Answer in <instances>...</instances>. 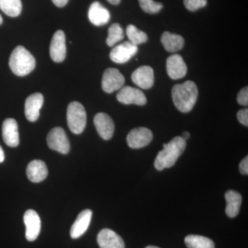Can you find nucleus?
Listing matches in <instances>:
<instances>
[{"label":"nucleus","instance_id":"f257e3e1","mask_svg":"<svg viewBox=\"0 0 248 248\" xmlns=\"http://www.w3.org/2000/svg\"><path fill=\"white\" fill-rule=\"evenodd\" d=\"M163 147L164 149L158 153L155 161V169L159 171L174 166L185 151L186 141L182 137H176Z\"/></svg>","mask_w":248,"mask_h":248},{"label":"nucleus","instance_id":"f03ea898","mask_svg":"<svg viewBox=\"0 0 248 248\" xmlns=\"http://www.w3.org/2000/svg\"><path fill=\"white\" fill-rule=\"evenodd\" d=\"M198 93L197 85L193 81H187L184 84L175 85L172 91L173 102L181 112H189L195 107Z\"/></svg>","mask_w":248,"mask_h":248},{"label":"nucleus","instance_id":"7ed1b4c3","mask_svg":"<svg viewBox=\"0 0 248 248\" xmlns=\"http://www.w3.org/2000/svg\"><path fill=\"white\" fill-rule=\"evenodd\" d=\"M35 59L22 46L16 47L10 57V68L17 76H27L35 69Z\"/></svg>","mask_w":248,"mask_h":248},{"label":"nucleus","instance_id":"20e7f679","mask_svg":"<svg viewBox=\"0 0 248 248\" xmlns=\"http://www.w3.org/2000/svg\"><path fill=\"white\" fill-rule=\"evenodd\" d=\"M67 123L72 133L79 135L86 125V112L82 104L73 102L67 108Z\"/></svg>","mask_w":248,"mask_h":248},{"label":"nucleus","instance_id":"39448f33","mask_svg":"<svg viewBox=\"0 0 248 248\" xmlns=\"http://www.w3.org/2000/svg\"><path fill=\"white\" fill-rule=\"evenodd\" d=\"M47 143L50 149L61 154H68L71 149V145L66 132L60 127L54 128L49 132L47 136Z\"/></svg>","mask_w":248,"mask_h":248},{"label":"nucleus","instance_id":"423d86ee","mask_svg":"<svg viewBox=\"0 0 248 248\" xmlns=\"http://www.w3.org/2000/svg\"><path fill=\"white\" fill-rule=\"evenodd\" d=\"M125 84V78L119 70L108 68L103 75L102 86L103 91L112 93L120 91Z\"/></svg>","mask_w":248,"mask_h":248},{"label":"nucleus","instance_id":"0eeeda50","mask_svg":"<svg viewBox=\"0 0 248 248\" xmlns=\"http://www.w3.org/2000/svg\"><path fill=\"white\" fill-rule=\"evenodd\" d=\"M117 99L118 102L125 105L135 104L138 106H143L147 102L144 93L142 92L141 90L131 86L122 87L117 93Z\"/></svg>","mask_w":248,"mask_h":248},{"label":"nucleus","instance_id":"6e6552de","mask_svg":"<svg viewBox=\"0 0 248 248\" xmlns=\"http://www.w3.org/2000/svg\"><path fill=\"white\" fill-rule=\"evenodd\" d=\"M153 138V133L150 129L140 127L133 129L128 133L127 143L130 148L139 149L148 146Z\"/></svg>","mask_w":248,"mask_h":248},{"label":"nucleus","instance_id":"1a4fd4ad","mask_svg":"<svg viewBox=\"0 0 248 248\" xmlns=\"http://www.w3.org/2000/svg\"><path fill=\"white\" fill-rule=\"evenodd\" d=\"M50 58L57 63L63 62L66 57V36L63 31L54 34L50 45Z\"/></svg>","mask_w":248,"mask_h":248},{"label":"nucleus","instance_id":"9d476101","mask_svg":"<svg viewBox=\"0 0 248 248\" xmlns=\"http://www.w3.org/2000/svg\"><path fill=\"white\" fill-rule=\"evenodd\" d=\"M138 51V46L134 45L130 42H125L116 46L111 50L110 58L112 62L117 63H126L136 55Z\"/></svg>","mask_w":248,"mask_h":248},{"label":"nucleus","instance_id":"9b49d317","mask_svg":"<svg viewBox=\"0 0 248 248\" xmlns=\"http://www.w3.org/2000/svg\"><path fill=\"white\" fill-rule=\"evenodd\" d=\"M26 226V238L29 241H34L38 237L41 231V219L35 210H28L24 215Z\"/></svg>","mask_w":248,"mask_h":248},{"label":"nucleus","instance_id":"f8f14e48","mask_svg":"<svg viewBox=\"0 0 248 248\" xmlns=\"http://www.w3.org/2000/svg\"><path fill=\"white\" fill-rule=\"evenodd\" d=\"M94 124L99 136L103 140H109L112 138L115 132V124L110 116L99 112L94 117Z\"/></svg>","mask_w":248,"mask_h":248},{"label":"nucleus","instance_id":"ddd939ff","mask_svg":"<svg viewBox=\"0 0 248 248\" xmlns=\"http://www.w3.org/2000/svg\"><path fill=\"white\" fill-rule=\"evenodd\" d=\"M132 80L134 84L142 89H151L154 84V71L149 66L140 67L132 74Z\"/></svg>","mask_w":248,"mask_h":248},{"label":"nucleus","instance_id":"4468645a","mask_svg":"<svg viewBox=\"0 0 248 248\" xmlns=\"http://www.w3.org/2000/svg\"><path fill=\"white\" fill-rule=\"evenodd\" d=\"M44 104V96L40 93H34L27 97L25 102V115L29 122L38 120L40 111Z\"/></svg>","mask_w":248,"mask_h":248},{"label":"nucleus","instance_id":"2eb2a0df","mask_svg":"<svg viewBox=\"0 0 248 248\" xmlns=\"http://www.w3.org/2000/svg\"><path fill=\"white\" fill-rule=\"evenodd\" d=\"M167 73L172 79H182L187 73V66L182 56L172 55L168 58L166 62Z\"/></svg>","mask_w":248,"mask_h":248},{"label":"nucleus","instance_id":"dca6fc26","mask_svg":"<svg viewBox=\"0 0 248 248\" xmlns=\"http://www.w3.org/2000/svg\"><path fill=\"white\" fill-rule=\"evenodd\" d=\"M97 243L100 248H125L122 237L110 229H104L99 232Z\"/></svg>","mask_w":248,"mask_h":248},{"label":"nucleus","instance_id":"f3484780","mask_svg":"<svg viewBox=\"0 0 248 248\" xmlns=\"http://www.w3.org/2000/svg\"><path fill=\"white\" fill-rule=\"evenodd\" d=\"M2 137L4 143L7 146L15 148L19 145V131L16 120L9 118L4 120L2 125Z\"/></svg>","mask_w":248,"mask_h":248},{"label":"nucleus","instance_id":"a211bd4d","mask_svg":"<svg viewBox=\"0 0 248 248\" xmlns=\"http://www.w3.org/2000/svg\"><path fill=\"white\" fill-rule=\"evenodd\" d=\"M89 19L94 26L101 27L108 23L110 19V12L100 3L94 1L90 6Z\"/></svg>","mask_w":248,"mask_h":248},{"label":"nucleus","instance_id":"6ab92c4d","mask_svg":"<svg viewBox=\"0 0 248 248\" xmlns=\"http://www.w3.org/2000/svg\"><path fill=\"white\" fill-rule=\"evenodd\" d=\"M93 212L91 210H84L81 212L73 223L71 229L72 239H78L86 232L91 224Z\"/></svg>","mask_w":248,"mask_h":248},{"label":"nucleus","instance_id":"aec40b11","mask_svg":"<svg viewBox=\"0 0 248 248\" xmlns=\"http://www.w3.org/2000/svg\"><path fill=\"white\" fill-rule=\"evenodd\" d=\"M27 174L28 179L31 182H43L48 176V169L46 165L42 160H33L28 165Z\"/></svg>","mask_w":248,"mask_h":248},{"label":"nucleus","instance_id":"412c9836","mask_svg":"<svg viewBox=\"0 0 248 248\" xmlns=\"http://www.w3.org/2000/svg\"><path fill=\"white\" fill-rule=\"evenodd\" d=\"M225 198L226 201V213L228 217L234 218L239 215L242 197L234 190L227 191Z\"/></svg>","mask_w":248,"mask_h":248},{"label":"nucleus","instance_id":"4be33fe9","mask_svg":"<svg viewBox=\"0 0 248 248\" xmlns=\"http://www.w3.org/2000/svg\"><path fill=\"white\" fill-rule=\"evenodd\" d=\"M161 43L168 52L175 53L184 47V40L181 35L166 31L161 37Z\"/></svg>","mask_w":248,"mask_h":248},{"label":"nucleus","instance_id":"5701e85b","mask_svg":"<svg viewBox=\"0 0 248 248\" xmlns=\"http://www.w3.org/2000/svg\"><path fill=\"white\" fill-rule=\"evenodd\" d=\"M187 248H215V244L211 239L200 235L191 234L185 238Z\"/></svg>","mask_w":248,"mask_h":248},{"label":"nucleus","instance_id":"b1692460","mask_svg":"<svg viewBox=\"0 0 248 248\" xmlns=\"http://www.w3.org/2000/svg\"><path fill=\"white\" fill-rule=\"evenodd\" d=\"M0 9L9 17H17L22 12V1L21 0H0Z\"/></svg>","mask_w":248,"mask_h":248},{"label":"nucleus","instance_id":"393cba45","mask_svg":"<svg viewBox=\"0 0 248 248\" xmlns=\"http://www.w3.org/2000/svg\"><path fill=\"white\" fill-rule=\"evenodd\" d=\"M126 34L128 36L129 42L135 46L141 45L148 40V36L146 32L139 30L135 26L128 25L126 29Z\"/></svg>","mask_w":248,"mask_h":248},{"label":"nucleus","instance_id":"a878e982","mask_svg":"<svg viewBox=\"0 0 248 248\" xmlns=\"http://www.w3.org/2000/svg\"><path fill=\"white\" fill-rule=\"evenodd\" d=\"M124 37V31L119 24H112L108 29L107 43L108 46H113L116 44L123 40Z\"/></svg>","mask_w":248,"mask_h":248},{"label":"nucleus","instance_id":"bb28decb","mask_svg":"<svg viewBox=\"0 0 248 248\" xmlns=\"http://www.w3.org/2000/svg\"><path fill=\"white\" fill-rule=\"evenodd\" d=\"M139 2L140 7L147 14H157L163 8L161 3L156 2L154 0H139Z\"/></svg>","mask_w":248,"mask_h":248},{"label":"nucleus","instance_id":"cd10ccee","mask_svg":"<svg viewBox=\"0 0 248 248\" xmlns=\"http://www.w3.org/2000/svg\"><path fill=\"white\" fill-rule=\"evenodd\" d=\"M184 1L186 9L190 11H197L207 4V0H184Z\"/></svg>","mask_w":248,"mask_h":248},{"label":"nucleus","instance_id":"c85d7f7f","mask_svg":"<svg viewBox=\"0 0 248 248\" xmlns=\"http://www.w3.org/2000/svg\"><path fill=\"white\" fill-rule=\"evenodd\" d=\"M237 102L242 106H248V89L247 86L240 91L237 96Z\"/></svg>","mask_w":248,"mask_h":248},{"label":"nucleus","instance_id":"c756f323","mask_svg":"<svg viewBox=\"0 0 248 248\" xmlns=\"http://www.w3.org/2000/svg\"><path fill=\"white\" fill-rule=\"evenodd\" d=\"M237 119L239 122L243 125H248V108L239 110L237 113Z\"/></svg>","mask_w":248,"mask_h":248},{"label":"nucleus","instance_id":"7c9ffc66","mask_svg":"<svg viewBox=\"0 0 248 248\" xmlns=\"http://www.w3.org/2000/svg\"><path fill=\"white\" fill-rule=\"evenodd\" d=\"M239 170L241 174L244 175L248 174V156H246L241 161L239 164Z\"/></svg>","mask_w":248,"mask_h":248},{"label":"nucleus","instance_id":"2f4dec72","mask_svg":"<svg viewBox=\"0 0 248 248\" xmlns=\"http://www.w3.org/2000/svg\"><path fill=\"white\" fill-rule=\"evenodd\" d=\"M68 1H69V0H52L53 4L60 8L63 7V6H66V5L68 4Z\"/></svg>","mask_w":248,"mask_h":248},{"label":"nucleus","instance_id":"473e14b6","mask_svg":"<svg viewBox=\"0 0 248 248\" xmlns=\"http://www.w3.org/2000/svg\"><path fill=\"white\" fill-rule=\"evenodd\" d=\"M5 155L4 152L3 151L2 148L0 146V163H2L4 161Z\"/></svg>","mask_w":248,"mask_h":248},{"label":"nucleus","instance_id":"72a5a7b5","mask_svg":"<svg viewBox=\"0 0 248 248\" xmlns=\"http://www.w3.org/2000/svg\"><path fill=\"white\" fill-rule=\"evenodd\" d=\"M190 135L188 132H184V133L182 134V138L184 139L185 141H186V140H187L189 138H190Z\"/></svg>","mask_w":248,"mask_h":248},{"label":"nucleus","instance_id":"f704fd0d","mask_svg":"<svg viewBox=\"0 0 248 248\" xmlns=\"http://www.w3.org/2000/svg\"><path fill=\"white\" fill-rule=\"evenodd\" d=\"M111 4L118 5L121 2V0H107Z\"/></svg>","mask_w":248,"mask_h":248},{"label":"nucleus","instance_id":"c9c22d12","mask_svg":"<svg viewBox=\"0 0 248 248\" xmlns=\"http://www.w3.org/2000/svg\"><path fill=\"white\" fill-rule=\"evenodd\" d=\"M3 22V19L2 17H1V15H0V25H1V24H2Z\"/></svg>","mask_w":248,"mask_h":248},{"label":"nucleus","instance_id":"e433bc0d","mask_svg":"<svg viewBox=\"0 0 248 248\" xmlns=\"http://www.w3.org/2000/svg\"><path fill=\"white\" fill-rule=\"evenodd\" d=\"M146 248H160L156 247V246H148V247H146Z\"/></svg>","mask_w":248,"mask_h":248}]
</instances>
